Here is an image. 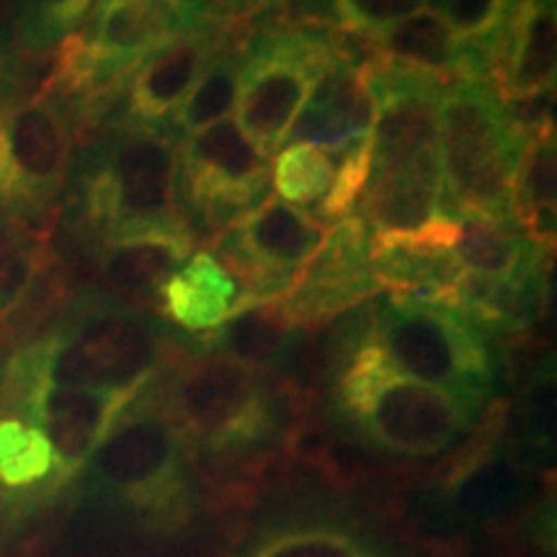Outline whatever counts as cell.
Wrapping results in <instances>:
<instances>
[{
  "label": "cell",
  "instance_id": "1",
  "mask_svg": "<svg viewBox=\"0 0 557 557\" xmlns=\"http://www.w3.org/2000/svg\"><path fill=\"white\" fill-rule=\"evenodd\" d=\"M70 493L99 557H207L222 513L152 387L111 426Z\"/></svg>",
  "mask_w": 557,
  "mask_h": 557
},
{
  "label": "cell",
  "instance_id": "2",
  "mask_svg": "<svg viewBox=\"0 0 557 557\" xmlns=\"http://www.w3.org/2000/svg\"><path fill=\"white\" fill-rule=\"evenodd\" d=\"M150 387L209 496L222 513L238 511L289 447L292 400L274 369L207 346L169 361Z\"/></svg>",
  "mask_w": 557,
  "mask_h": 557
},
{
  "label": "cell",
  "instance_id": "3",
  "mask_svg": "<svg viewBox=\"0 0 557 557\" xmlns=\"http://www.w3.org/2000/svg\"><path fill=\"white\" fill-rule=\"evenodd\" d=\"M325 416L359 449L426 462L465 447L485 421V403L408 377L361 333L359 315L336 333L325 369Z\"/></svg>",
  "mask_w": 557,
  "mask_h": 557
},
{
  "label": "cell",
  "instance_id": "4",
  "mask_svg": "<svg viewBox=\"0 0 557 557\" xmlns=\"http://www.w3.org/2000/svg\"><path fill=\"white\" fill-rule=\"evenodd\" d=\"M374 96L372 165L361 214L369 243L416 238L444 214L438 94L444 83L382 58L361 62Z\"/></svg>",
  "mask_w": 557,
  "mask_h": 557
},
{
  "label": "cell",
  "instance_id": "5",
  "mask_svg": "<svg viewBox=\"0 0 557 557\" xmlns=\"http://www.w3.org/2000/svg\"><path fill=\"white\" fill-rule=\"evenodd\" d=\"M398 521L436 557L517 527L547 553L555 511L547 496H537L534 465L506 442L504 418H493L485 434H475L468 449L410 493Z\"/></svg>",
  "mask_w": 557,
  "mask_h": 557
},
{
  "label": "cell",
  "instance_id": "6",
  "mask_svg": "<svg viewBox=\"0 0 557 557\" xmlns=\"http://www.w3.org/2000/svg\"><path fill=\"white\" fill-rule=\"evenodd\" d=\"M214 557H436L403 529L318 472L261 485Z\"/></svg>",
  "mask_w": 557,
  "mask_h": 557
},
{
  "label": "cell",
  "instance_id": "7",
  "mask_svg": "<svg viewBox=\"0 0 557 557\" xmlns=\"http://www.w3.org/2000/svg\"><path fill=\"white\" fill-rule=\"evenodd\" d=\"M171 361V336L150 312L86 292L67 315L0 367V395L32 385L145 389Z\"/></svg>",
  "mask_w": 557,
  "mask_h": 557
},
{
  "label": "cell",
  "instance_id": "8",
  "mask_svg": "<svg viewBox=\"0 0 557 557\" xmlns=\"http://www.w3.org/2000/svg\"><path fill=\"white\" fill-rule=\"evenodd\" d=\"M178 135L169 124H124L78 165V222L94 246L150 227H189L181 205Z\"/></svg>",
  "mask_w": 557,
  "mask_h": 557
},
{
  "label": "cell",
  "instance_id": "9",
  "mask_svg": "<svg viewBox=\"0 0 557 557\" xmlns=\"http://www.w3.org/2000/svg\"><path fill=\"white\" fill-rule=\"evenodd\" d=\"M361 333L408 377L491 406L498 357L491 338L462 310L395 292L361 312Z\"/></svg>",
  "mask_w": 557,
  "mask_h": 557
},
{
  "label": "cell",
  "instance_id": "10",
  "mask_svg": "<svg viewBox=\"0 0 557 557\" xmlns=\"http://www.w3.org/2000/svg\"><path fill=\"white\" fill-rule=\"evenodd\" d=\"M524 124L485 81H455L438 94L444 214H511Z\"/></svg>",
  "mask_w": 557,
  "mask_h": 557
},
{
  "label": "cell",
  "instance_id": "11",
  "mask_svg": "<svg viewBox=\"0 0 557 557\" xmlns=\"http://www.w3.org/2000/svg\"><path fill=\"white\" fill-rule=\"evenodd\" d=\"M218 24L205 0H99L86 34L60 41L50 88L78 99L83 111L120 88L139 62L186 34Z\"/></svg>",
  "mask_w": 557,
  "mask_h": 557
},
{
  "label": "cell",
  "instance_id": "12",
  "mask_svg": "<svg viewBox=\"0 0 557 557\" xmlns=\"http://www.w3.org/2000/svg\"><path fill=\"white\" fill-rule=\"evenodd\" d=\"M346 47L336 32L305 24H269L240 47V90L235 124L263 156L284 148L320 75Z\"/></svg>",
  "mask_w": 557,
  "mask_h": 557
},
{
  "label": "cell",
  "instance_id": "13",
  "mask_svg": "<svg viewBox=\"0 0 557 557\" xmlns=\"http://www.w3.org/2000/svg\"><path fill=\"white\" fill-rule=\"evenodd\" d=\"M325 233L312 212L267 197L225 225L212 253L259 308L287 295L323 246Z\"/></svg>",
  "mask_w": 557,
  "mask_h": 557
},
{
  "label": "cell",
  "instance_id": "14",
  "mask_svg": "<svg viewBox=\"0 0 557 557\" xmlns=\"http://www.w3.org/2000/svg\"><path fill=\"white\" fill-rule=\"evenodd\" d=\"M73 169V127L60 99L34 96L0 107V214L34 218L65 189Z\"/></svg>",
  "mask_w": 557,
  "mask_h": 557
},
{
  "label": "cell",
  "instance_id": "15",
  "mask_svg": "<svg viewBox=\"0 0 557 557\" xmlns=\"http://www.w3.org/2000/svg\"><path fill=\"white\" fill-rule=\"evenodd\" d=\"M178 178L186 222L191 214L205 227H220L267 199L271 163L235 120H222L186 135Z\"/></svg>",
  "mask_w": 557,
  "mask_h": 557
},
{
  "label": "cell",
  "instance_id": "16",
  "mask_svg": "<svg viewBox=\"0 0 557 557\" xmlns=\"http://www.w3.org/2000/svg\"><path fill=\"white\" fill-rule=\"evenodd\" d=\"M145 389L32 385L0 395V408H11L50 442L54 455V496L60 498L78 480L111 426Z\"/></svg>",
  "mask_w": 557,
  "mask_h": 557
},
{
  "label": "cell",
  "instance_id": "17",
  "mask_svg": "<svg viewBox=\"0 0 557 557\" xmlns=\"http://www.w3.org/2000/svg\"><path fill=\"white\" fill-rule=\"evenodd\" d=\"M382 287L372 274L369 230L359 214L333 222L287 295L274 299L278 315L295 325L323 323L336 312L374 297Z\"/></svg>",
  "mask_w": 557,
  "mask_h": 557
},
{
  "label": "cell",
  "instance_id": "18",
  "mask_svg": "<svg viewBox=\"0 0 557 557\" xmlns=\"http://www.w3.org/2000/svg\"><path fill=\"white\" fill-rule=\"evenodd\" d=\"M191 253V227H150L109 238L96 246L90 292L132 308L152 302Z\"/></svg>",
  "mask_w": 557,
  "mask_h": 557
},
{
  "label": "cell",
  "instance_id": "19",
  "mask_svg": "<svg viewBox=\"0 0 557 557\" xmlns=\"http://www.w3.org/2000/svg\"><path fill=\"white\" fill-rule=\"evenodd\" d=\"M555 18V0H513L487 67L491 86L504 101H534L553 94Z\"/></svg>",
  "mask_w": 557,
  "mask_h": 557
},
{
  "label": "cell",
  "instance_id": "20",
  "mask_svg": "<svg viewBox=\"0 0 557 557\" xmlns=\"http://www.w3.org/2000/svg\"><path fill=\"white\" fill-rule=\"evenodd\" d=\"M225 24H209L163 47L132 70L127 114L132 124H165L184 103L194 83L218 54L227 50Z\"/></svg>",
  "mask_w": 557,
  "mask_h": 557
},
{
  "label": "cell",
  "instance_id": "21",
  "mask_svg": "<svg viewBox=\"0 0 557 557\" xmlns=\"http://www.w3.org/2000/svg\"><path fill=\"white\" fill-rule=\"evenodd\" d=\"M369 54L413 67L444 86L455 81H483L491 54L472 47L438 13L423 9L413 16L361 37Z\"/></svg>",
  "mask_w": 557,
  "mask_h": 557
},
{
  "label": "cell",
  "instance_id": "22",
  "mask_svg": "<svg viewBox=\"0 0 557 557\" xmlns=\"http://www.w3.org/2000/svg\"><path fill=\"white\" fill-rule=\"evenodd\" d=\"M372 127L374 96L367 75L354 54H344L320 75L284 145L310 143L331 152H344L357 139L372 135Z\"/></svg>",
  "mask_w": 557,
  "mask_h": 557
},
{
  "label": "cell",
  "instance_id": "23",
  "mask_svg": "<svg viewBox=\"0 0 557 557\" xmlns=\"http://www.w3.org/2000/svg\"><path fill=\"white\" fill-rule=\"evenodd\" d=\"M163 310L178 329L209 333L253 310L248 292L218 261L212 250H197L165 282Z\"/></svg>",
  "mask_w": 557,
  "mask_h": 557
},
{
  "label": "cell",
  "instance_id": "24",
  "mask_svg": "<svg viewBox=\"0 0 557 557\" xmlns=\"http://www.w3.org/2000/svg\"><path fill=\"white\" fill-rule=\"evenodd\" d=\"M555 129L553 120L524 124L517 173L511 186V214L537 248L555 238Z\"/></svg>",
  "mask_w": 557,
  "mask_h": 557
},
{
  "label": "cell",
  "instance_id": "25",
  "mask_svg": "<svg viewBox=\"0 0 557 557\" xmlns=\"http://www.w3.org/2000/svg\"><path fill=\"white\" fill-rule=\"evenodd\" d=\"M284 9L292 24L367 37L429 9V0H284Z\"/></svg>",
  "mask_w": 557,
  "mask_h": 557
},
{
  "label": "cell",
  "instance_id": "26",
  "mask_svg": "<svg viewBox=\"0 0 557 557\" xmlns=\"http://www.w3.org/2000/svg\"><path fill=\"white\" fill-rule=\"evenodd\" d=\"M240 90V50L222 52L209 62V67L201 73V78L194 83L184 103L173 111L171 129L176 135H191L227 120L235 111Z\"/></svg>",
  "mask_w": 557,
  "mask_h": 557
},
{
  "label": "cell",
  "instance_id": "27",
  "mask_svg": "<svg viewBox=\"0 0 557 557\" xmlns=\"http://www.w3.org/2000/svg\"><path fill=\"white\" fill-rule=\"evenodd\" d=\"M338 152L310 143H292L278 152L271 169L274 189L278 199L295 207L320 205L329 197L333 178H336Z\"/></svg>",
  "mask_w": 557,
  "mask_h": 557
},
{
  "label": "cell",
  "instance_id": "28",
  "mask_svg": "<svg viewBox=\"0 0 557 557\" xmlns=\"http://www.w3.org/2000/svg\"><path fill=\"white\" fill-rule=\"evenodd\" d=\"M99 0H11L13 29L26 52H45L73 37Z\"/></svg>",
  "mask_w": 557,
  "mask_h": 557
},
{
  "label": "cell",
  "instance_id": "29",
  "mask_svg": "<svg viewBox=\"0 0 557 557\" xmlns=\"http://www.w3.org/2000/svg\"><path fill=\"white\" fill-rule=\"evenodd\" d=\"M39 267V240L21 225V220L0 214V331L29 295Z\"/></svg>",
  "mask_w": 557,
  "mask_h": 557
},
{
  "label": "cell",
  "instance_id": "30",
  "mask_svg": "<svg viewBox=\"0 0 557 557\" xmlns=\"http://www.w3.org/2000/svg\"><path fill=\"white\" fill-rule=\"evenodd\" d=\"M521 455L534 468H545L555 455V367L553 359H545L534 369L524 387V398L519 408Z\"/></svg>",
  "mask_w": 557,
  "mask_h": 557
},
{
  "label": "cell",
  "instance_id": "31",
  "mask_svg": "<svg viewBox=\"0 0 557 557\" xmlns=\"http://www.w3.org/2000/svg\"><path fill=\"white\" fill-rule=\"evenodd\" d=\"M511 5L513 0H429V9L447 21L457 37L487 54L504 29Z\"/></svg>",
  "mask_w": 557,
  "mask_h": 557
},
{
  "label": "cell",
  "instance_id": "32",
  "mask_svg": "<svg viewBox=\"0 0 557 557\" xmlns=\"http://www.w3.org/2000/svg\"><path fill=\"white\" fill-rule=\"evenodd\" d=\"M338 171L333 178V186L329 197L320 201L315 218L323 222H338L346 214H351V209L357 207L364 191L367 178H369V165H372V135L357 139L354 145H348L344 152H338Z\"/></svg>",
  "mask_w": 557,
  "mask_h": 557
},
{
  "label": "cell",
  "instance_id": "33",
  "mask_svg": "<svg viewBox=\"0 0 557 557\" xmlns=\"http://www.w3.org/2000/svg\"><path fill=\"white\" fill-rule=\"evenodd\" d=\"M205 5L218 24H227V21L259 16L276 5H284V0H205Z\"/></svg>",
  "mask_w": 557,
  "mask_h": 557
}]
</instances>
